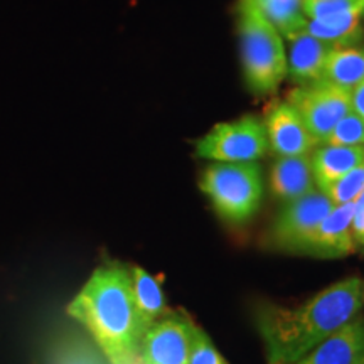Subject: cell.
I'll use <instances>...</instances> for the list:
<instances>
[{
    "mask_svg": "<svg viewBox=\"0 0 364 364\" xmlns=\"http://www.w3.org/2000/svg\"><path fill=\"white\" fill-rule=\"evenodd\" d=\"M363 306L364 284L359 277L336 282L299 307L262 306L257 326L268 364H289L306 356L361 314Z\"/></svg>",
    "mask_w": 364,
    "mask_h": 364,
    "instance_id": "6da1fadb",
    "label": "cell"
},
{
    "mask_svg": "<svg viewBox=\"0 0 364 364\" xmlns=\"http://www.w3.org/2000/svg\"><path fill=\"white\" fill-rule=\"evenodd\" d=\"M112 364L139 356L145 326L136 309L130 270L122 263L98 267L66 309Z\"/></svg>",
    "mask_w": 364,
    "mask_h": 364,
    "instance_id": "7a4b0ae2",
    "label": "cell"
},
{
    "mask_svg": "<svg viewBox=\"0 0 364 364\" xmlns=\"http://www.w3.org/2000/svg\"><path fill=\"white\" fill-rule=\"evenodd\" d=\"M236 16L241 66L247 86L258 97L275 93L287 76L284 38L252 0H238Z\"/></svg>",
    "mask_w": 364,
    "mask_h": 364,
    "instance_id": "3957f363",
    "label": "cell"
},
{
    "mask_svg": "<svg viewBox=\"0 0 364 364\" xmlns=\"http://www.w3.org/2000/svg\"><path fill=\"white\" fill-rule=\"evenodd\" d=\"M199 188L218 216L241 225L252 220L262 204V169L255 162H215L204 169Z\"/></svg>",
    "mask_w": 364,
    "mask_h": 364,
    "instance_id": "277c9868",
    "label": "cell"
},
{
    "mask_svg": "<svg viewBox=\"0 0 364 364\" xmlns=\"http://www.w3.org/2000/svg\"><path fill=\"white\" fill-rule=\"evenodd\" d=\"M267 150L265 127L253 115L218 124L196 142V156L215 162H255Z\"/></svg>",
    "mask_w": 364,
    "mask_h": 364,
    "instance_id": "5b68a950",
    "label": "cell"
},
{
    "mask_svg": "<svg viewBox=\"0 0 364 364\" xmlns=\"http://www.w3.org/2000/svg\"><path fill=\"white\" fill-rule=\"evenodd\" d=\"M285 100L297 110L316 145L326 144L332 129L351 112V93L327 81L300 85Z\"/></svg>",
    "mask_w": 364,
    "mask_h": 364,
    "instance_id": "8992f818",
    "label": "cell"
},
{
    "mask_svg": "<svg viewBox=\"0 0 364 364\" xmlns=\"http://www.w3.org/2000/svg\"><path fill=\"white\" fill-rule=\"evenodd\" d=\"M302 11L306 33L324 43L358 46L364 38V0H302Z\"/></svg>",
    "mask_w": 364,
    "mask_h": 364,
    "instance_id": "52a82bcc",
    "label": "cell"
},
{
    "mask_svg": "<svg viewBox=\"0 0 364 364\" xmlns=\"http://www.w3.org/2000/svg\"><path fill=\"white\" fill-rule=\"evenodd\" d=\"M334 206L321 189L287 203L273 221L268 243L277 250L299 253L300 247Z\"/></svg>",
    "mask_w": 364,
    "mask_h": 364,
    "instance_id": "ba28073f",
    "label": "cell"
},
{
    "mask_svg": "<svg viewBox=\"0 0 364 364\" xmlns=\"http://www.w3.org/2000/svg\"><path fill=\"white\" fill-rule=\"evenodd\" d=\"M196 326L182 317H162L145 331L139 358L144 364H189Z\"/></svg>",
    "mask_w": 364,
    "mask_h": 364,
    "instance_id": "9c48e42d",
    "label": "cell"
},
{
    "mask_svg": "<svg viewBox=\"0 0 364 364\" xmlns=\"http://www.w3.org/2000/svg\"><path fill=\"white\" fill-rule=\"evenodd\" d=\"M263 127L268 139V149H272L279 157L309 156L316 147L302 118L287 100L273 102L267 108Z\"/></svg>",
    "mask_w": 364,
    "mask_h": 364,
    "instance_id": "30bf717a",
    "label": "cell"
},
{
    "mask_svg": "<svg viewBox=\"0 0 364 364\" xmlns=\"http://www.w3.org/2000/svg\"><path fill=\"white\" fill-rule=\"evenodd\" d=\"M351 220L353 203L334 206L300 247L299 253L312 255L317 258H343L351 255L356 250Z\"/></svg>",
    "mask_w": 364,
    "mask_h": 364,
    "instance_id": "8fae6325",
    "label": "cell"
},
{
    "mask_svg": "<svg viewBox=\"0 0 364 364\" xmlns=\"http://www.w3.org/2000/svg\"><path fill=\"white\" fill-rule=\"evenodd\" d=\"M364 361V316L358 314L349 324L317 344L311 353L289 364H359Z\"/></svg>",
    "mask_w": 364,
    "mask_h": 364,
    "instance_id": "7c38bea8",
    "label": "cell"
},
{
    "mask_svg": "<svg viewBox=\"0 0 364 364\" xmlns=\"http://www.w3.org/2000/svg\"><path fill=\"white\" fill-rule=\"evenodd\" d=\"M289 41L290 49L287 53V75L299 86L321 81L327 58L336 46L314 38L306 31Z\"/></svg>",
    "mask_w": 364,
    "mask_h": 364,
    "instance_id": "4fadbf2b",
    "label": "cell"
},
{
    "mask_svg": "<svg viewBox=\"0 0 364 364\" xmlns=\"http://www.w3.org/2000/svg\"><path fill=\"white\" fill-rule=\"evenodd\" d=\"M314 184L316 179H314L311 156L279 157V161L273 164L270 188L275 198L282 203L287 204L304 198L316 191Z\"/></svg>",
    "mask_w": 364,
    "mask_h": 364,
    "instance_id": "5bb4252c",
    "label": "cell"
},
{
    "mask_svg": "<svg viewBox=\"0 0 364 364\" xmlns=\"http://www.w3.org/2000/svg\"><path fill=\"white\" fill-rule=\"evenodd\" d=\"M364 161V147H344V145H317L311 156L314 179L318 189L324 191L344 177L349 171Z\"/></svg>",
    "mask_w": 364,
    "mask_h": 364,
    "instance_id": "9a60e30c",
    "label": "cell"
},
{
    "mask_svg": "<svg viewBox=\"0 0 364 364\" xmlns=\"http://www.w3.org/2000/svg\"><path fill=\"white\" fill-rule=\"evenodd\" d=\"M321 81L351 93L364 81V48L336 46L327 58Z\"/></svg>",
    "mask_w": 364,
    "mask_h": 364,
    "instance_id": "2e32d148",
    "label": "cell"
},
{
    "mask_svg": "<svg viewBox=\"0 0 364 364\" xmlns=\"http://www.w3.org/2000/svg\"><path fill=\"white\" fill-rule=\"evenodd\" d=\"M130 275L136 309H139L145 326L150 327L166 314V295H164L162 287L156 277L145 272L142 267H132Z\"/></svg>",
    "mask_w": 364,
    "mask_h": 364,
    "instance_id": "e0dca14e",
    "label": "cell"
},
{
    "mask_svg": "<svg viewBox=\"0 0 364 364\" xmlns=\"http://www.w3.org/2000/svg\"><path fill=\"white\" fill-rule=\"evenodd\" d=\"M262 16L275 27L282 38L292 39L304 33L307 17L304 16L302 0H252Z\"/></svg>",
    "mask_w": 364,
    "mask_h": 364,
    "instance_id": "ac0fdd59",
    "label": "cell"
},
{
    "mask_svg": "<svg viewBox=\"0 0 364 364\" xmlns=\"http://www.w3.org/2000/svg\"><path fill=\"white\" fill-rule=\"evenodd\" d=\"M48 364H112L93 339L65 334L53 344Z\"/></svg>",
    "mask_w": 364,
    "mask_h": 364,
    "instance_id": "d6986e66",
    "label": "cell"
},
{
    "mask_svg": "<svg viewBox=\"0 0 364 364\" xmlns=\"http://www.w3.org/2000/svg\"><path fill=\"white\" fill-rule=\"evenodd\" d=\"M364 191V161L359 166L349 171L344 177L331 184L329 188L322 191L336 206L339 204H351Z\"/></svg>",
    "mask_w": 364,
    "mask_h": 364,
    "instance_id": "ffe728a7",
    "label": "cell"
},
{
    "mask_svg": "<svg viewBox=\"0 0 364 364\" xmlns=\"http://www.w3.org/2000/svg\"><path fill=\"white\" fill-rule=\"evenodd\" d=\"M326 144L344 145V147H364V120L351 110L332 129Z\"/></svg>",
    "mask_w": 364,
    "mask_h": 364,
    "instance_id": "44dd1931",
    "label": "cell"
},
{
    "mask_svg": "<svg viewBox=\"0 0 364 364\" xmlns=\"http://www.w3.org/2000/svg\"><path fill=\"white\" fill-rule=\"evenodd\" d=\"M189 364H228V361L218 351L206 332L196 327L193 346H191Z\"/></svg>",
    "mask_w": 364,
    "mask_h": 364,
    "instance_id": "7402d4cb",
    "label": "cell"
},
{
    "mask_svg": "<svg viewBox=\"0 0 364 364\" xmlns=\"http://www.w3.org/2000/svg\"><path fill=\"white\" fill-rule=\"evenodd\" d=\"M351 231H353L354 243L359 245V241H361L364 236V191L358 196L356 201L353 203Z\"/></svg>",
    "mask_w": 364,
    "mask_h": 364,
    "instance_id": "603a6c76",
    "label": "cell"
},
{
    "mask_svg": "<svg viewBox=\"0 0 364 364\" xmlns=\"http://www.w3.org/2000/svg\"><path fill=\"white\" fill-rule=\"evenodd\" d=\"M351 110L364 120V81L351 91Z\"/></svg>",
    "mask_w": 364,
    "mask_h": 364,
    "instance_id": "cb8c5ba5",
    "label": "cell"
},
{
    "mask_svg": "<svg viewBox=\"0 0 364 364\" xmlns=\"http://www.w3.org/2000/svg\"><path fill=\"white\" fill-rule=\"evenodd\" d=\"M122 364H144L142 361H140V358L136 356V358H134V359H129V361H125V363H122Z\"/></svg>",
    "mask_w": 364,
    "mask_h": 364,
    "instance_id": "d4e9b609",
    "label": "cell"
},
{
    "mask_svg": "<svg viewBox=\"0 0 364 364\" xmlns=\"http://www.w3.org/2000/svg\"><path fill=\"white\" fill-rule=\"evenodd\" d=\"M359 247H363V248H364V236H363V240L359 241Z\"/></svg>",
    "mask_w": 364,
    "mask_h": 364,
    "instance_id": "484cf974",
    "label": "cell"
},
{
    "mask_svg": "<svg viewBox=\"0 0 364 364\" xmlns=\"http://www.w3.org/2000/svg\"><path fill=\"white\" fill-rule=\"evenodd\" d=\"M363 19H364V12H363Z\"/></svg>",
    "mask_w": 364,
    "mask_h": 364,
    "instance_id": "4316f807",
    "label": "cell"
},
{
    "mask_svg": "<svg viewBox=\"0 0 364 364\" xmlns=\"http://www.w3.org/2000/svg\"><path fill=\"white\" fill-rule=\"evenodd\" d=\"M359 364H364V361H363V363H359Z\"/></svg>",
    "mask_w": 364,
    "mask_h": 364,
    "instance_id": "83f0119b",
    "label": "cell"
}]
</instances>
